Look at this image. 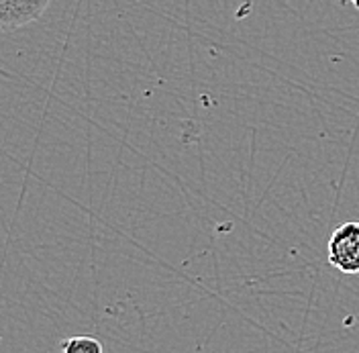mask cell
<instances>
[{"mask_svg": "<svg viewBox=\"0 0 359 353\" xmlns=\"http://www.w3.org/2000/svg\"><path fill=\"white\" fill-rule=\"evenodd\" d=\"M53 0H0V29L13 31L43 17Z\"/></svg>", "mask_w": 359, "mask_h": 353, "instance_id": "2", "label": "cell"}, {"mask_svg": "<svg viewBox=\"0 0 359 353\" xmlns=\"http://www.w3.org/2000/svg\"><path fill=\"white\" fill-rule=\"evenodd\" d=\"M62 353H104L102 343L90 335H76L62 341Z\"/></svg>", "mask_w": 359, "mask_h": 353, "instance_id": "3", "label": "cell"}, {"mask_svg": "<svg viewBox=\"0 0 359 353\" xmlns=\"http://www.w3.org/2000/svg\"><path fill=\"white\" fill-rule=\"evenodd\" d=\"M329 264L341 274H359V221L339 225L327 243Z\"/></svg>", "mask_w": 359, "mask_h": 353, "instance_id": "1", "label": "cell"}]
</instances>
